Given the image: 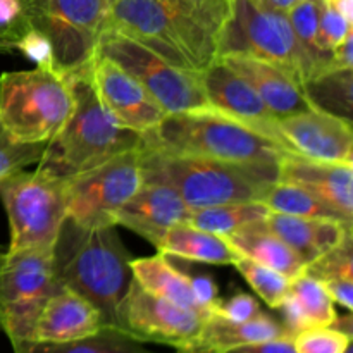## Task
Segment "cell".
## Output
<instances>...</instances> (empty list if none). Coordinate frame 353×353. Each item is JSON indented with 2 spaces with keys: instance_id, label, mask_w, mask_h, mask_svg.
Here are the masks:
<instances>
[{
  "instance_id": "cell-38",
  "label": "cell",
  "mask_w": 353,
  "mask_h": 353,
  "mask_svg": "<svg viewBox=\"0 0 353 353\" xmlns=\"http://www.w3.org/2000/svg\"><path fill=\"white\" fill-rule=\"evenodd\" d=\"M196 14L203 19V23L219 37L224 23L230 17L231 0H185Z\"/></svg>"
},
{
  "instance_id": "cell-47",
  "label": "cell",
  "mask_w": 353,
  "mask_h": 353,
  "mask_svg": "<svg viewBox=\"0 0 353 353\" xmlns=\"http://www.w3.org/2000/svg\"><path fill=\"white\" fill-rule=\"evenodd\" d=\"M176 353H186V352H179V350H176Z\"/></svg>"
},
{
  "instance_id": "cell-13",
  "label": "cell",
  "mask_w": 353,
  "mask_h": 353,
  "mask_svg": "<svg viewBox=\"0 0 353 353\" xmlns=\"http://www.w3.org/2000/svg\"><path fill=\"white\" fill-rule=\"evenodd\" d=\"M205 317L145 292L133 279L117 310V330L140 343H161L185 352L195 343Z\"/></svg>"
},
{
  "instance_id": "cell-10",
  "label": "cell",
  "mask_w": 353,
  "mask_h": 353,
  "mask_svg": "<svg viewBox=\"0 0 353 353\" xmlns=\"http://www.w3.org/2000/svg\"><path fill=\"white\" fill-rule=\"evenodd\" d=\"M24 6L31 28L50 41L61 74L90 65L107 28V0H24Z\"/></svg>"
},
{
  "instance_id": "cell-26",
  "label": "cell",
  "mask_w": 353,
  "mask_h": 353,
  "mask_svg": "<svg viewBox=\"0 0 353 353\" xmlns=\"http://www.w3.org/2000/svg\"><path fill=\"white\" fill-rule=\"evenodd\" d=\"M157 250L171 257L212 265H233L241 259L223 236L199 230L188 223L172 226L164 234Z\"/></svg>"
},
{
  "instance_id": "cell-6",
  "label": "cell",
  "mask_w": 353,
  "mask_h": 353,
  "mask_svg": "<svg viewBox=\"0 0 353 353\" xmlns=\"http://www.w3.org/2000/svg\"><path fill=\"white\" fill-rule=\"evenodd\" d=\"M74 107L68 76L52 68L0 74V126L21 143H48Z\"/></svg>"
},
{
  "instance_id": "cell-21",
  "label": "cell",
  "mask_w": 353,
  "mask_h": 353,
  "mask_svg": "<svg viewBox=\"0 0 353 353\" xmlns=\"http://www.w3.org/2000/svg\"><path fill=\"white\" fill-rule=\"evenodd\" d=\"M262 226L278 238H281L303 262L323 257L333 250L348 234H352V224L336 219H319V217H299L271 212Z\"/></svg>"
},
{
  "instance_id": "cell-39",
  "label": "cell",
  "mask_w": 353,
  "mask_h": 353,
  "mask_svg": "<svg viewBox=\"0 0 353 353\" xmlns=\"http://www.w3.org/2000/svg\"><path fill=\"white\" fill-rule=\"evenodd\" d=\"M190 283H192L193 295L199 305L202 307L205 312L212 314L216 309L219 296H217V285L210 276L200 274V276H190Z\"/></svg>"
},
{
  "instance_id": "cell-7",
  "label": "cell",
  "mask_w": 353,
  "mask_h": 353,
  "mask_svg": "<svg viewBox=\"0 0 353 353\" xmlns=\"http://www.w3.org/2000/svg\"><path fill=\"white\" fill-rule=\"evenodd\" d=\"M0 202L10 228L7 250H52L68 219L65 185L40 169L21 171L0 181Z\"/></svg>"
},
{
  "instance_id": "cell-19",
  "label": "cell",
  "mask_w": 353,
  "mask_h": 353,
  "mask_svg": "<svg viewBox=\"0 0 353 353\" xmlns=\"http://www.w3.org/2000/svg\"><path fill=\"white\" fill-rule=\"evenodd\" d=\"M217 59L240 74L276 117L293 116L314 109L305 97L302 83L279 65L245 55H223Z\"/></svg>"
},
{
  "instance_id": "cell-24",
  "label": "cell",
  "mask_w": 353,
  "mask_h": 353,
  "mask_svg": "<svg viewBox=\"0 0 353 353\" xmlns=\"http://www.w3.org/2000/svg\"><path fill=\"white\" fill-rule=\"evenodd\" d=\"M133 279L145 290L155 296L168 300L174 305L188 309L192 312L200 314L202 317H209L193 295L190 276L183 274L168 261V255L159 252L154 257L131 259L130 262Z\"/></svg>"
},
{
  "instance_id": "cell-4",
  "label": "cell",
  "mask_w": 353,
  "mask_h": 353,
  "mask_svg": "<svg viewBox=\"0 0 353 353\" xmlns=\"http://www.w3.org/2000/svg\"><path fill=\"white\" fill-rule=\"evenodd\" d=\"M107 26L185 71L202 72L217 59V34L185 0H114Z\"/></svg>"
},
{
  "instance_id": "cell-36",
  "label": "cell",
  "mask_w": 353,
  "mask_h": 353,
  "mask_svg": "<svg viewBox=\"0 0 353 353\" xmlns=\"http://www.w3.org/2000/svg\"><path fill=\"white\" fill-rule=\"evenodd\" d=\"M214 312L219 314L224 319L234 321V323H247V321H252L261 316L262 310L255 296L238 292L231 295L230 299L219 300Z\"/></svg>"
},
{
  "instance_id": "cell-44",
  "label": "cell",
  "mask_w": 353,
  "mask_h": 353,
  "mask_svg": "<svg viewBox=\"0 0 353 353\" xmlns=\"http://www.w3.org/2000/svg\"><path fill=\"white\" fill-rule=\"evenodd\" d=\"M14 52H16L14 43L0 31V54H14Z\"/></svg>"
},
{
  "instance_id": "cell-12",
  "label": "cell",
  "mask_w": 353,
  "mask_h": 353,
  "mask_svg": "<svg viewBox=\"0 0 353 353\" xmlns=\"http://www.w3.org/2000/svg\"><path fill=\"white\" fill-rule=\"evenodd\" d=\"M68 219L81 228L116 226V214L143 186L140 147L65 179Z\"/></svg>"
},
{
  "instance_id": "cell-23",
  "label": "cell",
  "mask_w": 353,
  "mask_h": 353,
  "mask_svg": "<svg viewBox=\"0 0 353 353\" xmlns=\"http://www.w3.org/2000/svg\"><path fill=\"white\" fill-rule=\"evenodd\" d=\"M278 310H281L283 324L292 336L307 327L331 326L338 316L326 288L305 272L292 279L288 296Z\"/></svg>"
},
{
  "instance_id": "cell-33",
  "label": "cell",
  "mask_w": 353,
  "mask_h": 353,
  "mask_svg": "<svg viewBox=\"0 0 353 353\" xmlns=\"http://www.w3.org/2000/svg\"><path fill=\"white\" fill-rule=\"evenodd\" d=\"M47 143H21L0 126V181L7 176L40 162Z\"/></svg>"
},
{
  "instance_id": "cell-45",
  "label": "cell",
  "mask_w": 353,
  "mask_h": 353,
  "mask_svg": "<svg viewBox=\"0 0 353 353\" xmlns=\"http://www.w3.org/2000/svg\"><path fill=\"white\" fill-rule=\"evenodd\" d=\"M345 353H353V347H352V345L347 348V350H345Z\"/></svg>"
},
{
  "instance_id": "cell-15",
  "label": "cell",
  "mask_w": 353,
  "mask_h": 353,
  "mask_svg": "<svg viewBox=\"0 0 353 353\" xmlns=\"http://www.w3.org/2000/svg\"><path fill=\"white\" fill-rule=\"evenodd\" d=\"M90 78L100 103L119 126L143 134L168 116L154 97L110 59L95 55L90 62Z\"/></svg>"
},
{
  "instance_id": "cell-8",
  "label": "cell",
  "mask_w": 353,
  "mask_h": 353,
  "mask_svg": "<svg viewBox=\"0 0 353 353\" xmlns=\"http://www.w3.org/2000/svg\"><path fill=\"white\" fill-rule=\"evenodd\" d=\"M59 286L54 248L0 250V331L10 343L31 340L41 309Z\"/></svg>"
},
{
  "instance_id": "cell-16",
  "label": "cell",
  "mask_w": 353,
  "mask_h": 353,
  "mask_svg": "<svg viewBox=\"0 0 353 353\" xmlns=\"http://www.w3.org/2000/svg\"><path fill=\"white\" fill-rule=\"evenodd\" d=\"M200 81L212 109L271 138L272 124L278 117L268 109L255 90L223 61L216 59L209 68L203 69Z\"/></svg>"
},
{
  "instance_id": "cell-30",
  "label": "cell",
  "mask_w": 353,
  "mask_h": 353,
  "mask_svg": "<svg viewBox=\"0 0 353 353\" xmlns=\"http://www.w3.org/2000/svg\"><path fill=\"white\" fill-rule=\"evenodd\" d=\"M310 105L323 112L352 121V69L324 72L303 83Z\"/></svg>"
},
{
  "instance_id": "cell-34",
  "label": "cell",
  "mask_w": 353,
  "mask_h": 353,
  "mask_svg": "<svg viewBox=\"0 0 353 353\" xmlns=\"http://www.w3.org/2000/svg\"><path fill=\"white\" fill-rule=\"evenodd\" d=\"M352 345V336L333 326L307 327L293 334L295 353H345Z\"/></svg>"
},
{
  "instance_id": "cell-31",
  "label": "cell",
  "mask_w": 353,
  "mask_h": 353,
  "mask_svg": "<svg viewBox=\"0 0 353 353\" xmlns=\"http://www.w3.org/2000/svg\"><path fill=\"white\" fill-rule=\"evenodd\" d=\"M234 268L240 272L241 278L252 286L257 296L264 300L265 305L271 309H279L290 292V279L286 276L279 274L278 271L259 262L252 261L248 257H241L240 261L234 262Z\"/></svg>"
},
{
  "instance_id": "cell-20",
  "label": "cell",
  "mask_w": 353,
  "mask_h": 353,
  "mask_svg": "<svg viewBox=\"0 0 353 353\" xmlns=\"http://www.w3.org/2000/svg\"><path fill=\"white\" fill-rule=\"evenodd\" d=\"M102 327H105L102 316L93 303L72 290L59 286L41 309L31 341L62 343L95 334Z\"/></svg>"
},
{
  "instance_id": "cell-22",
  "label": "cell",
  "mask_w": 353,
  "mask_h": 353,
  "mask_svg": "<svg viewBox=\"0 0 353 353\" xmlns=\"http://www.w3.org/2000/svg\"><path fill=\"white\" fill-rule=\"evenodd\" d=\"M292 336L281 321L262 312L247 323H234L212 312L203 323L195 343L186 353H226L245 345L261 343L276 338Z\"/></svg>"
},
{
  "instance_id": "cell-40",
  "label": "cell",
  "mask_w": 353,
  "mask_h": 353,
  "mask_svg": "<svg viewBox=\"0 0 353 353\" xmlns=\"http://www.w3.org/2000/svg\"><path fill=\"white\" fill-rule=\"evenodd\" d=\"M226 353H295V347H293V336H283L261 343L245 345Z\"/></svg>"
},
{
  "instance_id": "cell-41",
  "label": "cell",
  "mask_w": 353,
  "mask_h": 353,
  "mask_svg": "<svg viewBox=\"0 0 353 353\" xmlns=\"http://www.w3.org/2000/svg\"><path fill=\"white\" fill-rule=\"evenodd\" d=\"M321 285L326 288L334 303H340L343 309L352 312L353 309V279H331Z\"/></svg>"
},
{
  "instance_id": "cell-27",
  "label": "cell",
  "mask_w": 353,
  "mask_h": 353,
  "mask_svg": "<svg viewBox=\"0 0 353 353\" xmlns=\"http://www.w3.org/2000/svg\"><path fill=\"white\" fill-rule=\"evenodd\" d=\"M14 353H152L140 341L133 340L116 327H102L99 333L62 343L47 341H16Z\"/></svg>"
},
{
  "instance_id": "cell-42",
  "label": "cell",
  "mask_w": 353,
  "mask_h": 353,
  "mask_svg": "<svg viewBox=\"0 0 353 353\" xmlns=\"http://www.w3.org/2000/svg\"><path fill=\"white\" fill-rule=\"evenodd\" d=\"M321 2L340 12L348 23H353V0H321Z\"/></svg>"
},
{
  "instance_id": "cell-46",
  "label": "cell",
  "mask_w": 353,
  "mask_h": 353,
  "mask_svg": "<svg viewBox=\"0 0 353 353\" xmlns=\"http://www.w3.org/2000/svg\"><path fill=\"white\" fill-rule=\"evenodd\" d=\"M114 2V0H107V3H109V6H110V3H112Z\"/></svg>"
},
{
  "instance_id": "cell-5",
  "label": "cell",
  "mask_w": 353,
  "mask_h": 353,
  "mask_svg": "<svg viewBox=\"0 0 353 353\" xmlns=\"http://www.w3.org/2000/svg\"><path fill=\"white\" fill-rule=\"evenodd\" d=\"M140 161L143 185L155 183L169 186L190 209L261 200L265 186L278 181L257 169L212 159L168 154L141 143Z\"/></svg>"
},
{
  "instance_id": "cell-37",
  "label": "cell",
  "mask_w": 353,
  "mask_h": 353,
  "mask_svg": "<svg viewBox=\"0 0 353 353\" xmlns=\"http://www.w3.org/2000/svg\"><path fill=\"white\" fill-rule=\"evenodd\" d=\"M16 50L26 55L28 59H31L38 68L55 69L50 41L47 40V37H45L43 33H40V31L34 30V28L28 30L26 33L21 37V40L17 41ZM55 71H57V69H55Z\"/></svg>"
},
{
  "instance_id": "cell-43",
  "label": "cell",
  "mask_w": 353,
  "mask_h": 353,
  "mask_svg": "<svg viewBox=\"0 0 353 353\" xmlns=\"http://www.w3.org/2000/svg\"><path fill=\"white\" fill-rule=\"evenodd\" d=\"M261 3H264V6L268 7H272V9L276 10H283V12H286V10L290 9V7L295 6L299 0H259Z\"/></svg>"
},
{
  "instance_id": "cell-17",
  "label": "cell",
  "mask_w": 353,
  "mask_h": 353,
  "mask_svg": "<svg viewBox=\"0 0 353 353\" xmlns=\"http://www.w3.org/2000/svg\"><path fill=\"white\" fill-rule=\"evenodd\" d=\"M192 209L165 185H143L116 214V226H124L150 241L155 248L172 226L188 223Z\"/></svg>"
},
{
  "instance_id": "cell-14",
  "label": "cell",
  "mask_w": 353,
  "mask_h": 353,
  "mask_svg": "<svg viewBox=\"0 0 353 353\" xmlns=\"http://www.w3.org/2000/svg\"><path fill=\"white\" fill-rule=\"evenodd\" d=\"M271 138L290 154L321 162H353L352 123L343 117L310 109L278 117Z\"/></svg>"
},
{
  "instance_id": "cell-35",
  "label": "cell",
  "mask_w": 353,
  "mask_h": 353,
  "mask_svg": "<svg viewBox=\"0 0 353 353\" xmlns=\"http://www.w3.org/2000/svg\"><path fill=\"white\" fill-rule=\"evenodd\" d=\"M353 33V23H348L340 12L321 2L319 12V30H317V41L319 47L327 57L333 59V52L348 34ZM334 65V62H333Z\"/></svg>"
},
{
  "instance_id": "cell-11",
  "label": "cell",
  "mask_w": 353,
  "mask_h": 353,
  "mask_svg": "<svg viewBox=\"0 0 353 353\" xmlns=\"http://www.w3.org/2000/svg\"><path fill=\"white\" fill-rule=\"evenodd\" d=\"M95 55L110 59L130 72L154 97L165 114L210 109L200 81V72L174 68L155 52L112 28H105Z\"/></svg>"
},
{
  "instance_id": "cell-1",
  "label": "cell",
  "mask_w": 353,
  "mask_h": 353,
  "mask_svg": "<svg viewBox=\"0 0 353 353\" xmlns=\"http://www.w3.org/2000/svg\"><path fill=\"white\" fill-rule=\"evenodd\" d=\"M131 259L116 226L81 228L65 219L54 245L55 279L93 303L103 326L117 330V310L133 283Z\"/></svg>"
},
{
  "instance_id": "cell-29",
  "label": "cell",
  "mask_w": 353,
  "mask_h": 353,
  "mask_svg": "<svg viewBox=\"0 0 353 353\" xmlns=\"http://www.w3.org/2000/svg\"><path fill=\"white\" fill-rule=\"evenodd\" d=\"M261 202L265 203L269 207V210L276 214H286V216L299 217H319V219H336L348 223L336 210L331 209L327 203H324L314 193H310L303 186L295 185V183H271L262 192Z\"/></svg>"
},
{
  "instance_id": "cell-3",
  "label": "cell",
  "mask_w": 353,
  "mask_h": 353,
  "mask_svg": "<svg viewBox=\"0 0 353 353\" xmlns=\"http://www.w3.org/2000/svg\"><path fill=\"white\" fill-rule=\"evenodd\" d=\"M68 78L74 107L61 131L45 145L37 168L62 181L141 143L140 133L119 126L103 109L90 78V65L71 72Z\"/></svg>"
},
{
  "instance_id": "cell-18",
  "label": "cell",
  "mask_w": 353,
  "mask_h": 353,
  "mask_svg": "<svg viewBox=\"0 0 353 353\" xmlns=\"http://www.w3.org/2000/svg\"><path fill=\"white\" fill-rule=\"evenodd\" d=\"M278 181L303 186L352 223L353 164L312 161L285 152L279 162Z\"/></svg>"
},
{
  "instance_id": "cell-32",
  "label": "cell",
  "mask_w": 353,
  "mask_h": 353,
  "mask_svg": "<svg viewBox=\"0 0 353 353\" xmlns=\"http://www.w3.org/2000/svg\"><path fill=\"white\" fill-rule=\"evenodd\" d=\"M303 272L319 283L331 281V279H353L352 234H348L333 250L310 262Z\"/></svg>"
},
{
  "instance_id": "cell-2",
  "label": "cell",
  "mask_w": 353,
  "mask_h": 353,
  "mask_svg": "<svg viewBox=\"0 0 353 353\" xmlns=\"http://www.w3.org/2000/svg\"><path fill=\"white\" fill-rule=\"evenodd\" d=\"M141 145L168 154L245 165L276 179L286 152L265 134L212 107L168 114L154 130L141 134Z\"/></svg>"
},
{
  "instance_id": "cell-9",
  "label": "cell",
  "mask_w": 353,
  "mask_h": 353,
  "mask_svg": "<svg viewBox=\"0 0 353 353\" xmlns=\"http://www.w3.org/2000/svg\"><path fill=\"white\" fill-rule=\"evenodd\" d=\"M223 55L272 62L302 85L305 81L302 54L288 16L259 0H231L230 17L217 37V57Z\"/></svg>"
},
{
  "instance_id": "cell-28",
  "label": "cell",
  "mask_w": 353,
  "mask_h": 353,
  "mask_svg": "<svg viewBox=\"0 0 353 353\" xmlns=\"http://www.w3.org/2000/svg\"><path fill=\"white\" fill-rule=\"evenodd\" d=\"M269 214H271V210L261 200L231 202L221 203V205L202 207V209H192L188 224L224 238L228 234L245 230L252 224L261 223Z\"/></svg>"
},
{
  "instance_id": "cell-25",
  "label": "cell",
  "mask_w": 353,
  "mask_h": 353,
  "mask_svg": "<svg viewBox=\"0 0 353 353\" xmlns=\"http://www.w3.org/2000/svg\"><path fill=\"white\" fill-rule=\"evenodd\" d=\"M224 240L241 255L259 264L278 271L292 279L299 278L305 271V262L276 234L265 230L261 223H255L245 230L224 236Z\"/></svg>"
}]
</instances>
